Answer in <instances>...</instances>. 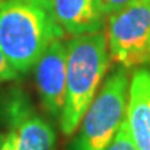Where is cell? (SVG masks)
Here are the masks:
<instances>
[{
    "label": "cell",
    "mask_w": 150,
    "mask_h": 150,
    "mask_svg": "<svg viewBox=\"0 0 150 150\" xmlns=\"http://www.w3.org/2000/svg\"><path fill=\"white\" fill-rule=\"evenodd\" d=\"M129 78L127 68L118 67L100 88L81 121L72 150H106L127 112Z\"/></svg>",
    "instance_id": "cell-3"
},
{
    "label": "cell",
    "mask_w": 150,
    "mask_h": 150,
    "mask_svg": "<svg viewBox=\"0 0 150 150\" xmlns=\"http://www.w3.org/2000/svg\"><path fill=\"white\" fill-rule=\"evenodd\" d=\"M18 75L20 72L14 68V65L10 63V60L7 59V56L0 47V83L17 79Z\"/></svg>",
    "instance_id": "cell-10"
},
{
    "label": "cell",
    "mask_w": 150,
    "mask_h": 150,
    "mask_svg": "<svg viewBox=\"0 0 150 150\" xmlns=\"http://www.w3.org/2000/svg\"><path fill=\"white\" fill-rule=\"evenodd\" d=\"M61 28L71 36L100 32L106 22L103 0H50Z\"/></svg>",
    "instance_id": "cell-8"
},
{
    "label": "cell",
    "mask_w": 150,
    "mask_h": 150,
    "mask_svg": "<svg viewBox=\"0 0 150 150\" xmlns=\"http://www.w3.org/2000/svg\"><path fill=\"white\" fill-rule=\"evenodd\" d=\"M4 138H6V135H4V134H0V150H1V146H3Z\"/></svg>",
    "instance_id": "cell-13"
},
{
    "label": "cell",
    "mask_w": 150,
    "mask_h": 150,
    "mask_svg": "<svg viewBox=\"0 0 150 150\" xmlns=\"http://www.w3.org/2000/svg\"><path fill=\"white\" fill-rule=\"evenodd\" d=\"M63 36L50 0H0V47L20 74L35 68Z\"/></svg>",
    "instance_id": "cell-1"
},
{
    "label": "cell",
    "mask_w": 150,
    "mask_h": 150,
    "mask_svg": "<svg viewBox=\"0 0 150 150\" xmlns=\"http://www.w3.org/2000/svg\"><path fill=\"white\" fill-rule=\"evenodd\" d=\"M108 54L124 68L150 65V0H134L106 18Z\"/></svg>",
    "instance_id": "cell-4"
},
{
    "label": "cell",
    "mask_w": 150,
    "mask_h": 150,
    "mask_svg": "<svg viewBox=\"0 0 150 150\" xmlns=\"http://www.w3.org/2000/svg\"><path fill=\"white\" fill-rule=\"evenodd\" d=\"M106 150H138L136 146H135L131 129H129L128 122H127L125 118H124V121L121 122L118 131L114 135L111 143L108 145V147Z\"/></svg>",
    "instance_id": "cell-9"
},
{
    "label": "cell",
    "mask_w": 150,
    "mask_h": 150,
    "mask_svg": "<svg viewBox=\"0 0 150 150\" xmlns=\"http://www.w3.org/2000/svg\"><path fill=\"white\" fill-rule=\"evenodd\" d=\"M35 82L45 111L61 117L67 93V45L54 40L35 65Z\"/></svg>",
    "instance_id": "cell-6"
},
{
    "label": "cell",
    "mask_w": 150,
    "mask_h": 150,
    "mask_svg": "<svg viewBox=\"0 0 150 150\" xmlns=\"http://www.w3.org/2000/svg\"><path fill=\"white\" fill-rule=\"evenodd\" d=\"M125 120L138 150H150V70H136L129 81Z\"/></svg>",
    "instance_id": "cell-7"
},
{
    "label": "cell",
    "mask_w": 150,
    "mask_h": 150,
    "mask_svg": "<svg viewBox=\"0 0 150 150\" xmlns=\"http://www.w3.org/2000/svg\"><path fill=\"white\" fill-rule=\"evenodd\" d=\"M0 124L8 129L18 150H56V132L33 107L21 88L0 95Z\"/></svg>",
    "instance_id": "cell-5"
},
{
    "label": "cell",
    "mask_w": 150,
    "mask_h": 150,
    "mask_svg": "<svg viewBox=\"0 0 150 150\" xmlns=\"http://www.w3.org/2000/svg\"><path fill=\"white\" fill-rule=\"evenodd\" d=\"M1 150H18L16 142H14V139H13V136H11L10 134L6 135L4 142H3V146H1Z\"/></svg>",
    "instance_id": "cell-12"
},
{
    "label": "cell",
    "mask_w": 150,
    "mask_h": 150,
    "mask_svg": "<svg viewBox=\"0 0 150 150\" xmlns=\"http://www.w3.org/2000/svg\"><path fill=\"white\" fill-rule=\"evenodd\" d=\"M110 64L106 33L74 36L67 42V93L60 128L70 136L79 127Z\"/></svg>",
    "instance_id": "cell-2"
},
{
    "label": "cell",
    "mask_w": 150,
    "mask_h": 150,
    "mask_svg": "<svg viewBox=\"0 0 150 150\" xmlns=\"http://www.w3.org/2000/svg\"><path fill=\"white\" fill-rule=\"evenodd\" d=\"M134 0H103V8L106 13V17L108 14H111L114 11L122 8L125 6H128L129 3H132Z\"/></svg>",
    "instance_id": "cell-11"
}]
</instances>
